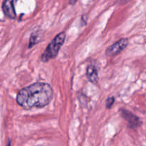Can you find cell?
Masks as SVG:
<instances>
[{
    "instance_id": "obj_1",
    "label": "cell",
    "mask_w": 146,
    "mask_h": 146,
    "mask_svg": "<svg viewBox=\"0 0 146 146\" xmlns=\"http://www.w3.org/2000/svg\"><path fill=\"white\" fill-rule=\"evenodd\" d=\"M54 96L51 85L44 82H36L20 90L17 102L24 109L43 108L50 104Z\"/></svg>"
},
{
    "instance_id": "obj_2",
    "label": "cell",
    "mask_w": 146,
    "mask_h": 146,
    "mask_svg": "<svg viewBox=\"0 0 146 146\" xmlns=\"http://www.w3.org/2000/svg\"><path fill=\"white\" fill-rule=\"evenodd\" d=\"M66 34L65 32H61L57 34L52 41L49 43L45 51L41 54V60L42 62H47L49 60L56 58L58 55L59 50L62 47L65 42Z\"/></svg>"
},
{
    "instance_id": "obj_3",
    "label": "cell",
    "mask_w": 146,
    "mask_h": 146,
    "mask_svg": "<svg viewBox=\"0 0 146 146\" xmlns=\"http://www.w3.org/2000/svg\"><path fill=\"white\" fill-rule=\"evenodd\" d=\"M120 113L121 116L128 122V126L132 129L141 126L143 124L142 121L139 117L125 108H121L120 110Z\"/></svg>"
},
{
    "instance_id": "obj_4",
    "label": "cell",
    "mask_w": 146,
    "mask_h": 146,
    "mask_svg": "<svg viewBox=\"0 0 146 146\" xmlns=\"http://www.w3.org/2000/svg\"><path fill=\"white\" fill-rule=\"evenodd\" d=\"M128 44H129V41L128 38H121L119 41L114 43L107 48L106 51V54L108 56H113L117 55L123 51L128 46Z\"/></svg>"
},
{
    "instance_id": "obj_5",
    "label": "cell",
    "mask_w": 146,
    "mask_h": 146,
    "mask_svg": "<svg viewBox=\"0 0 146 146\" xmlns=\"http://www.w3.org/2000/svg\"><path fill=\"white\" fill-rule=\"evenodd\" d=\"M14 3V1L12 0H6L2 3V9L4 14L6 17L11 19H15L17 18Z\"/></svg>"
},
{
    "instance_id": "obj_6",
    "label": "cell",
    "mask_w": 146,
    "mask_h": 146,
    "mask_svg": "<svg viewBox=\"0 0 146 146\" xmlns=\"http://www.w3.org/2000/svg\"><path fill=\"white\" fill-rule=\"evenodd\" d=\"M86 78L92 84H97L98 79V73L97 68L94 64H89L86 68Z\"/></svg>"
},
{
    "instance_id": "obj_7",
    "label": "cell",
    "mask_w": 146,
    "mask_h": 146,
    "mask_svg": "<svg viewBox=\"0 0 146 146\" xmlns=\"http://www.w3.org/2000/svg\"><path fill=\"white\" fill-rule=\"evenodd\" d=\"M42 33L41 31H36L35 32L32 33L30 36L29 38V48L34 46L36 44H38L40 41H41V38H42Z\"/></svg>"
},
{
    "instance_id": "obj_8",
    "label": "cell",
    "mask_w": 146,
    "mask_h": 146,
    "mask_svg": "<svg viewBox=\"0 0 146 146\" xmlns=\"http://www.w3.org/2000/svg\"><path fill=\"white\" fill-rule=\"evenodd\" d=\"M115 98L113 96H109L108 98L106 99V107L108 109H110L111 107L113 106L114 103H115Z\"/></svg>"
},
{
    "instance_id": "obj_9",
    "label": "cell",
    "mask_w": 146,
    "mask_h": 146,
    "mask_svg": "<svg viewBox=\"0 0 146 146\" xmlns=\"http://www.w3.org/2000/svg\"><path fill=\"white\" fill-rule=\"evenodd\" d=\"M76 1H69V4H76Z\"/></svg>"
}]
</instances>
